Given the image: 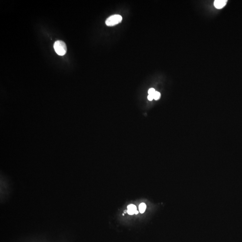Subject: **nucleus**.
<instances>
[{
  "label": "nucleus",
  "instance_id": "nucleus-1",
  "mask_svg": "<svg viewBox=\"0 0 242 242\" xmlns=\"http://www.w3.org/2000/svg\"><path fill=\"white\" fill-rule=\"evenodd\" d=\"M54 47L56 54L58 55L63 56L67 53V46L65 43L62 40H57L55 42Z\"/></svg>",
  "mask_w": 242,
  "mask_h": 242
},
{
  "label": "nucleus",
  "instance_id": "nucleus-2",
  "mask_svg": "<svg viewBox=\"0 0 242 242\" xmlns=\"http://www.w3.org/2000/svg\"><path fill=\"white\" fill-rule=\"evenodd\" d=\"M122 17L118 14L112 15L106 19L105 21L106 25L108 26H114L120 23L122 21Z\"/></svg>",
  "mask_w": 242,
  "mask_h": 242
},
{
  "label": "nucleus",
  "instance_id": "nucleus-3",
  "mask_svg": "<svg viewBox=\"0 0 242 242\" xmlns=\"http://www.w3.org/2000/svg\"><path fill=\"white\" fill-rule=\"evenodd\" d=\"M227 2L226 0H216L214 2V5L217 9H220L226 5Z\"/></svg>",
  "mask_w": 242,
  "mask_h": 242
},
{
  "label": "nucleus",
  "instance_id": "nucleus-4",
  "mask_svg": "<svg viewBox=\"0 0 242 242\" xmlns=\"http://www.w3.org/2000/svg\"><path fill=\"white\" fill-rule=\"evenodd\" d=\"M137 211L136 206L134 205H130L127 206V213L129 215H133L135 214Z\"/></svg>",
  "mask_w": 242,
  "mask_h": 242
},
{
  "label": "nucleus",
  "instance_id": "nucleus-5",
  "mask_svg": "<svg viewBox=\"0 0 242 242\" xmlns=\"http://www.w3.org/2000/svg\"><path fill=\"white\" fill-rule=\"evenodd\" d=\"M146 209V205L144 203H141L139 205V212L141 213H144L145 209Z\"/></svg>",
  "mask_w": 242,
  "mask_h": 242
},
{
  "label": "nucleus",
  "instance_id": "nucleus-6",
  "mask_svg": "<svg viewBox=\"0 0 242 242\" xmlns=\"http://www.w3.org/2000/svg\"><path fill=\"white\" fill-rule=\"evenodd\" d=\"M153 97H154V99H155V100H158V99H159V98H160V93L159 92H156H156H155L154 94V95H153Z\"/></svg>",
  "mask_w": 242,
  "mask_h": 242
},
{
  "label": "nucleus",
  "instance_id": "nucleus-7",
  "mask_svg": "<svg viewBox=\"0 0 242 242\" xmlns=\"http://www.w3.org/2000/svg\"><path fill=\"white\" fill-rule=\"evenodd\" d=\"M155 92V90L154 89L152 88L150 89H149V90H148V94H149V95H154V94Z\"/></svg>",
  "mask_w": 242,
  "mask_h": 242
},
{
  "label": "nucleus",
  "instance_id": "nucleus-8",
  "mask_svg": "<svg viewBox=\"0 0 242 242\" xmlns=\"http://www.w3.org/2000/svg\"><path fill=\"white\" fill-rule=\"evenodd\" d=\"M148 100H149V101H152L153 99H154V97H153V95H148Z\"/></svg>",
  "mask_w": 242,
  "mask_h": 242
},
{
  "label": "nucleus",
  "instance_id": "nucleus-9",
  "mask_svg": "<svg viewBox=\"0 0 242 242\" xmlns=\"http://www.w3.org/2000/svg\"><path fill=\"white\" fill-rule=\"evenodd\" d=\"M138 213H139V211H138L137 210V211H136V212H135V214H137Z\"/></svg>",
  "mask_w": 242,
  "mask_h": 242
},
{
  "label": "nucleus",
  "instance_id": "nucleus-10",
  "mask_svg": "<svg viewBox=\"0 0 242 242\" xmlns=\"http://www.w3.org/2000/svg\"><path fill=\"white\" fill-rule=\"evenodd\" d=\"M124 213H127V210H125V211H124Z\"/></svg>",
  "mask_w": 242,
  "mask_h": 242
},
{
  "label": "nucleus",
  "instance_id": "nucleus-11",
  "mask_svg": "<svg viewBox=\"0 0 242 242\" xmlns=\"http://www.w3.org/2000/svg\"><path fill=\"white\" fill-rule=\"evenodd\" d=\"M122 215H123V216H124V213L122 214Z\"/></svg>",
  "mask_w": 242,
  "mask_h": 242
}]
</instances>
